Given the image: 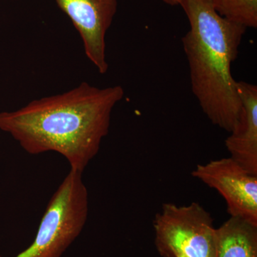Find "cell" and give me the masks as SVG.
I'll return each instance as SVG.
<instances>
[{"label":"cell","instance_id":"obj_1","mask_svg":"<svg viewBox=\"0 0 257 257\" xmlns=\"http://www.w3.org/2000/svg\"><path fill=\"white\" fill-rule=\"evenodd\" d=\"M121 86L99 88L82 82L56 95L0 112V130L32 155L54 152L82 173L109 133L111 112L123 99Z\"/></svg>","mask_w":257,"mask_h":257},{"label":"cell","instance_id":"obj_2","mask_svg":"<svg viewBox=\"0 0 257 257\" xmlns=\"http://www.w3.org/2000/svg\"><path fill=\"white\" fill-rule=\"evenodd\" d=\"M180 6L190 25L182 45L193 94L211 122L230 133L242 109L231 64L246 28L220 16L211 0H183Z\"/></svg>","mask_w":257,"mask_h":257},{"label":"cell","instance_id":"obj_3","mask_svg":"<svg viewBox=\"0 0 257 257\" xmlns=\"http://www.w3.org/2000/svg\"><path fill=\"white\" fill-rule=\"evenodd\" d=\"M82 175L69 171L49 201L33 242L15 257H61L78 237L89 214Z\"/></svg>","mask_w":257,"mask_h":257},{"label":"cell","instance_id":"obj_4","mask_svg":"<svg viewBox=\"0 0 257 257\" xmlns=\"http://www.w3.org/2000/svg\"><path fill=\"white\" fill-rule=\"evenodd\" d=\"M155 245L163 257H216L215 228L199 203L162 205L154 220Z\"/></svg>","mask_w":257,"mask_h":257},{"label":"cell","instance_id":"obj_5","mask_svg":"<svg viewBox=\"0 0 257 257\" xmlns=\"http://www.w3.org/2000/svg\"><path fill=\"white\" fill-rule=\"evenodd\" d=\"M192 175L219 193L230 216L257 226V175L231 157L198 165Z\"/></svg>","mask_w":257,"mask_h":257},{"label":"cell","instance_id":"obj_6","mask_svg":"<svg viewBox=\"0 0 257 257\" xmlns=\"http://www.w3.org/2000/svg\"><path fill=\"white\" fill-rule=\"evenodd\" d=\"M78 31L84 52L101 74L109 69L106 35L116 11L118 0H55Z\"/></svg>","mask_w":257,"mask_h":257},{"label":"cell","instance_id":"obj_7","mask_svg":"<svg viewBox=\"0 0 257 257\" xmlns=\"http://www.w3.org/2000/svg\"><path fill=\"white\" fill-rule=\"evenodd\" d=\"M237 89L242 105L241 116L225 140V146L231 158L257 175V86L238 81Z\"/></svg>","mask_w":257,"mask_h":257},{"label":"cell","instance_id":"obj_8","mask_svg":"<svg viewBox=\"0 0 257 257\" xmlns=\"http://www.w3.org/2000/svg\"><path fill=\"white\" fill-rule=\"evenodd\" d=\"M216 257H257V226L230 216L215 228Z\"/></svg>","mask_w":257,"mask_h":257},{"label":"cell","instance_id":"obj_9","mask_svg":"<svg viewBox=\"0 0 257 257\" xmlns=\"http://www.w3.org/2000/svg\"><path fill=\"white\" fill-rule=\"evenodd\" d=\"M216 13L244 28H257V0H211Z\"/></svg>","mask_w":257,"mask_h":257},{"label":"cell","instance_id":"obj_10","mask_svg":"<svg viewBox=\"0 0 257 257\" xmlns=\"http://www.w3.org/2000/svg\"><path fill=\"white\" fill-rule=\"evenodd\" d=\"M161 1L171 6H177V5H180L183 0H161Z\"/></svg>","mask_w":257,"mask_h":257},{"label":"cell","instance_id":"obj_11","mask_svg":"<svg viewBox=\"0 0 257 257\" xmlns=\"http://www.w3.org/2000/svg\"><path fill=\"white\" fill-rule=\"evenodd\" d=\"M176 257H187V256H184V255H178V256H177Z\"/></svg>","mask_w":257,"mask_h":257},{"label":"cell","instance_id":"obj_12","mask_svg":"<svg viewBox=\"0 0 257 257\" xmlns=\"http://www.w3.org/2000/svg\"><path fill=\"white\" fill-rule=\"evenodd\" d=\"M0 257H1V256H0Z\"/></svg>","mask_w":257,"mask_h":257}]
</instances>
